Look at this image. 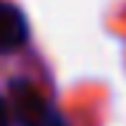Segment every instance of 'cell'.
I'll use <instances>...</instances> for the list:
<instances>
[{
    "mask_svg": "<svg viewBox=\"0 0 126 126\" xmlns=\"http://www.w3.org/2000/svg\"><path fill=\"white\" fill-rule=\"evenodd\" d=\"M0 126H11V110L3 97H0Z\"/></svg>",
    "mask_w": 126,
    "mask_h": 126,
    "instance_id": "obj_3",
    "label": "cell"
},
{
    "mask_svg": "<svg viewBox=\"0 0 126 126\" xmlns=\"http://www.w3.org/2000/svg\"><path fill=\"white\" fill-rule=\"evenodd\" d=\"M29 37V24L26 16L18 5L0 0V50L11 53L16 47H21Z\"/></svg>",
    "mask_w": 126,
    "mask_h": 126,
    "instance_id": "obj_2",
    "label": "cell"
},
{
    "mask_svg": "<svg viewBox=\"0 0 126 126\" xmlns=\"http://www.w3.org/2000/svg\"><path fill=\"white\" fill-rule=\"evenodd\" d=\"M50 126H66V121H63L58 113H53V118H50Z\"/></svg>",
    "mask_w": 126,
    "mask_h": 126,
    "instance_id": "obj_4",
    "label": "cell"
},
{
    "mask_svg": "<svg viewBox=\"0 0 126 126\" xmlns=\"http://www.w3.org/2000/svg\"><path fill=\"white\" fill-rule=\"evenodd\" d=\"M8 110L13 113L18 126H50V118H53V110L47 108L39 89L24 79H13Z\"/></svg>",
    "mask_w": 126,
    "mask_h": 126,
    "instance_id": "obj_1",
    "label": "cell"
}]
</instances>
